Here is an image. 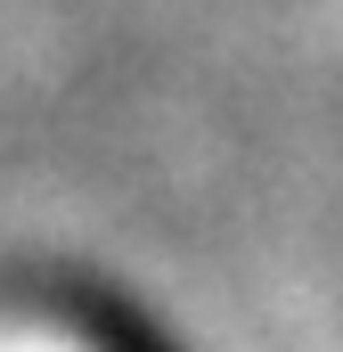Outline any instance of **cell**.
I'll return each mask as SVG.
<instances>
[{"label": "cell", "instance_id": "cell-1", "mask_svg": "<svg viewBox=\"0 0 343 352\" xmlns=\"http://www.w3.org/2000/svg\"><path fill=\"white\" fill-rule=\"evenodd\" d=\"M74 328H82L90 352H180L164 328H147V311H131L98 287H74Z\"/></svg>", "mask_w": 343, "mask_h": 352}]
</instances>
